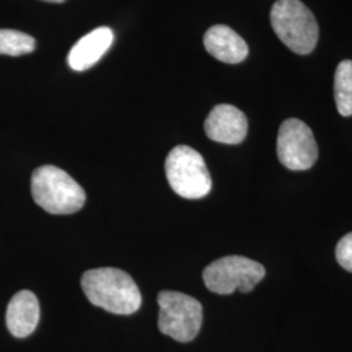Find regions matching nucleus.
Here are the masks:
<instances>
[{"label": "nucleus", "mask_w": 352, "mask_h": 352, "mask_svg": "<svg viewBox=\"0 0 352 352\" xmlns=\"http://www.w3.org/2000/svg\"><path fill=\"white\" fill-rule=\"evenodd\" d=\"M336 257L338 264L347 272L352 273V232L344 235L338 241L336 248Z\"/></svg>", "instance_id": "14"}, {"label": "nucleus", "mask_w": 352, "mask_h": 352, "mask_svg": "<svg viewBox=\"0 0 352 352\" xmlns=\"http://www.w3.org/2000/svg\"><path fill=\"white\" fill-rule=\"evenodd\" d=\"M160 331L177 342L195 340L202 325V305L187 294L162 291L158 295Z\"/></svg>", "instance_id": "5"}, {"label": "nucleus", "mask_w": 352, "mask_h": 352, "mask_svg": "<svg viewBox=\"0 0 352 352\" xmlns=\"http://www.w3.org/2000/svg\"><path fill=\"white\" fill-rule=\"evenodd\" d=\"M334 98L342 116L352 115V60L338 64L334 76Z\"/></svg>", "instance_id": "12"}, {"label": "nucleus", "mask_w": 352, "mask_h": 352, "mask_svg": "<svg viewBox=\"0 0 352 352\" xmlns=\"http://www.w3.org/2000/svg\"><path fill=\"white\" fill-rule=\"evenodd\" d=\"M113 42V30L107 26L97 28L85 37L77 41L68 55L69 67L77 71H85L100 62L102 56L111 47Z\"/></svg>", "instance_id": "11"}, {"label": "nucleus", "mask_w": 352, "mask_h": 352, "mask_svg": "<svg viewBox=\"0 0 352 352\" xmlns=\"http://www.w3.org/2000/svg\"><path fill=\"white\" fill-rule=\"evenodd\" d=\"M36 49V39L19 30L0 29V55L20 56Z\"/></svg>", "instance_id": "13"}, {"label": "nucleus", "mask_w": 352, "mask_h": 352, "mask_svg": "<svg viewBox=\"0 0 352 352\" xmlns=\"http://www.w3.org/2000/svg\"><path fill=\"white\" fill-rule=\"evenodd\" d=\"M43 1H49V3H63L65 0H43Z\"/></svg>", "instance_id": "15"}, {"label": "nucleus", "mask_w": 352, "mask_h": 352, "mask_svg": "<svg viewBox=\"0 0 352 352\" xmlns=\"http://www.w3.org/2000/svg\"><path fill=\"white\" fill-rule=\"evenodd\" d=\"M39 302L37 296L28 289L13 295L7 308V327L16 338L29 337L39 322Z\"/></svg>", "instance_id": "10"}, {"label": "nucleus", "mask_w": 352, "mask_h": 352, "mask_svg": "<svg viewBox=\"0 0 352 352\" xmlns=\"http://www.w3.org/2000/svg\"><path fill=\"white\" fill-rule=\"evenodd\" d=\"M81 287L89 302L113 315H132L141 307V292L133 278L115 267H98L84 273Z\"/></svg>", "instance_id": "1"}, {"label": "nucleus", "mask_w": 352, "mask_h": 352, "mask_svg": "<svg viewBox=\"0 0 352 352\" xmlns=\"http://www.w3.org/2000/svg\"><path fill=\"white\" fill-rule=\"evenodd\" d=\"M205 133L210 140L221 144L236 145L243 142L248 132L245 113L232 104L215 106L205 120Z\"/></svg>", "instance_id": "8"}, {"label": "nucleus", "mask_w": 352, "mask_h": 352, "mask_svg": "<svg viewBox=\"0 0 352 352\" xmlns=\"http://www.w3.org/2000/svg\"><path fill=\"white\" fill-rule=\"evenodd\" d=\"M206 51L219 62L241 63L248 56V45L239 34L226 25H214L205 33Z\"/></svg>", "instance_id": "9"}, {"label": "nucleus", "mask_w": 352, "mask_h": 352, "mask_svg": "<svg viewBox=\"0 0 352 352\" xmlns=\"http://www.w3.org/2000/svg\"><path fill=\"white\" fill-rule=\"evenodd\" d=\"M265 267L243 256H226L204 269L205 286L214 294L230 295L234 291L250 292L264 279Z\"/></svg>", "instance_id": "6"}, {"label": "nucleus", "mask_w": 352, "mask_h": 352, "mask_svg": "<svg viewBox=\"0 0 352 352\" xmlns=\"http://www.w3.org/2000/svg\"><path fill=\"white\" fill-rule=\"evenodd\" d=\"M270 23L278 38L299 55L315 50L318 24L315 14L300 0H278L270 12Z\"/></svg>", "instance_id": "3"}, {"label": "nucleus", "mask_w": 352, "mask_h": 352, "mask_svg": "<svg viewBox=\"0 0 352 352\" xmlns=\"http://www.w3.org/2000/svg\"><path fill=\"white\" fill-rule=\"evenodd\" d=\"M34 202L51 214L78 212L87 200L82 187L62 168L51 164L41 166L32 175Z\"/></svg>", "instance_id": "2"}, {"label": "nucleus", "mask_w": 352, "mask_h": 352, "mask_svg": "<svg viewBox=\"0 0 352 352\" xmlns=\"http://www.w3.org/2000/svg\"><path fill=\"white\" fill-rule=\"evenodd\" d=\"M277 154L279 162L292 171L311 168L318 157L312 129L295 118L285 120L278 131Z\"/></svg>", "instance_id": "7"}, {"label": "nucleus", "mask_w": 352, "mask_h": 352, "mask_svg": "<svg viewBox=\"0 0 352 352\" xmlns=\"http://www.w3.org/2000/svg\"><path fill=\"white\" fill-rule=\"evenodd\" d=\"M164 170L170 187L183 199L199 200L212 189V176L201 154L187 145L168 153Z\"/></svg>", "instance_id": "4"}]
</instances>
